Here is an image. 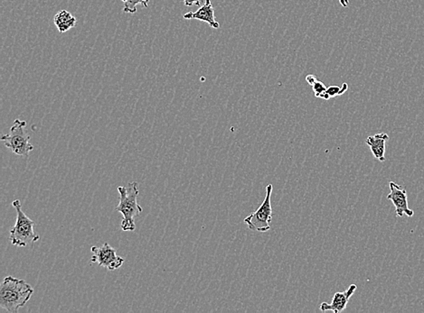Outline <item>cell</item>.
<instances>
[{"label": "cell", "instance_id": "obj_1", "mask_svg": "<svg viewBox=\"0 0 424 313\" xmlns=\"http://www.w3.org/2000/svg\"><path fill=\"white\" fill-rule=\"evenodd\" d=\"M33 293L34 289L25 281L6 277L0 286V307L11 313H18Z\"/></svg>", "mask_w": 424, "mask_h": 313}, {"label": "cell", "instance_id": "obj_5", "mask_svg": "<svg viewBox=\"0 0 424 313\" xmlns=\"http://www.w3.org/2000/svg\"><path fill=\"white\" fill-rule=\"evenodd\" d=\"M274 186L269 183L266 187V196L264 202L257 211L250 214L245 219V223L249 229L253 232L265 233L271 229V221L272 219L271 194Z\"/></svg>", "mask_w": 424, "mask_h": 313}, {"label": "cell", "instance_id": "obj_2", "mask_svg": "<svg viewBox=\"0 0 424 313\" xmlns=\"http://www.w3.org/2000/svg\"><path fill=\"white\" fill-rule=\"evenodd\" d=\"M118 192L120 202L115 211L123 217L120 227L123 232H133L136 229L135 218L143 211L137 201L139 194L138 183L136 182L129 183L128 187L120 186Z\"/></svg>", "mask_w": 424, "mask_h": 313}, {"label": "cell", "instance_id": "obj_15", "mask_svg": "<svg viewBox=\"0 0 424 313\" xmlns=\"http://www.w3.org/2000/svg\"><path fill=\"white\" fill-rule=\"evenodd\" d=\"M184 4L186 6H200L202 0H183Z\"/></svg>", "mask_w": 424, "mask_h": 313}, {"label": "cell", "instance_id": "obj_13", "mask_svg": "<svg viewBox=\"0 0 424 313\" xmlns=\"http://www.w3.org/2000/svg\"><path fill=\"white\" fill-rule=\"evenodd\" d=\"M311 87L313 91H314L315 97L328 100L327 95L328 88L326 87V85L322 81L316 80Z\"/></svg>", "mask_w": 424, "mask_h": 313}, {"label": "cell", "instance_id": "obj_8", "mask_svg": "<svg viewBox=\"0 0 424 313\" xmlns=\"http://www.w3.org/2000/svg\"><path fill=\"white\" fill-rule=\"evenodd\" d=\"M357 286L356 284H351L345 292H338L335 293L333 300L331 303L322 302L321 305V311L333 312L334 313H340L345 311L347 308V303L349 302L351 297L356 293Z\"/></svg>", "mask_w": 424, "mask_h": 313}, {"label": "cell", "instance_id": "obj_16", "mask_svg": "<svg viewBox=\"0 0 424 313\" xmlns=\"http://www.w3.org/2000/svg\"><path fill=\"white\" fill-rule=\"evenodd\" d=\"M316 80H318V78H316V76L312 75V74H309L306 77V81H307V82H308V84L310 85V86H312V85L315 84Z\"/></svg>", "mask_w": 424, "mask_h": 313}, {"label": "cell", "instance_id": "obj_14", "mask_svg": "<svg viewBox=\"0 0 424 313\" xmlns=\"http://www.w3.org/2000/svg\"><path fill=\"white\" fill-rule=\"evenodd\" d=\"M347 88L348 85L347 84H346V82L343 84V86H342L341 88L338 86L328 87L327 90L328 99L330 100L331 98L341 96L342 94L346 93Z\"/></svg>", "mask_w": 424, "mask_h": 313}, {"label": "cell", "instance_id": "obj_12", "mask_svg": "<svg viewBox=\"0 0 424 313\" xmlns=\"http://www.w3.org/2000/svg\"><path fill=\"white\" fill-rule=\"evenodd\" d=\"M123 2V12L128 14H135L139 5L148 8L150 0H122Z\"/></svg>", "mask_w": 424, "mask_h": 313}, {"label": "cell", "instance_id": "obj_11", "mask_svg": "<svg viewBox=\"0 0 424 313\" xmlns=\"http://www.w3.org/2000/svg\"><path fill=\"white\" fill-rule=\"evenodd\" d=\"M56 27L60 33H65L74 28L77 23L76 18L68 11H62L55 15L53 18Z\"/></svg>", "mask_w": 424, "mask_h": 313}, {"label": "cell", "instance_id": "obj_7", "mask_svg": "<svg viewBox=\"0 0 424 313\" xmlns=\"http://www.w3.org/2000/svg\"><path fill=\"white\" fill-rule=\"evenodd\" d=\"M389 185H390L391 192L387 195V199L394 205L397 216L403 217L404 215H406L408 217H413L414 213L408 205L406 189L394 182H391Z\"/></svg>", "mask_w": 424, "mask_h": 313}, {"label": "cell", "instance_id": "obj_6", "mask_svg": "<svg viewBox=\"0 0 424 313\" xmlns=\"http://www.w3.org/2000/svg\"><path fill=\"white\" fill-rule=\"evenodd\" d=\"M93 253L91 261L96 263L101 267L106 268L107 270L114 271L119 269L124 264L125 259L117 255V251L112 246L104 243L101 248L93 246L91 248Z\"/></svg>", "mask_w": 424, "mask_h": 313}, {"label": "cell", "instance_id": "obj_10", "mask_svg": "<svg viewBox=\"0 0 424 313\" xmlns=\"http://www.w3.org/2000/svg\"><path fill=\"white\" fill-rule=\"evenodd\" d=\"M388 140L389 135L386 133H378L366 138V143L368 145L373 156L380 162L385 161V144Z\"/></svg>", "mask_w": 424, "mask_h": 313}, {"label": "cell", "instance_id": "obj_4", "mask_svg": "<svg viewBox=\"0 0 424 313\" xmlns=\"http://www.w3.org/2000/svg\"><path fill=\"white\" fill-rule=\"evenodd\" d=\"M27 122L20 119H15L11 126V133L2 135L1 140L8 149L18 156H27L28 154L34 149L33 145L30 144L31 137L25 131Z\"/></svg>", "mask_w": 424, "mask_h": 313}, {"label": "cell", "instance_id": "obj_17", "mask_svg": "<svg viewBox=\"0 0 424 313\" xmlns=\"http://www.w3.org/2000/svg\"><path fill=\"white\" fill-rule=\"evenodd\" d=\"M340 3L343 8H347L348 5H349V0H340Z\"/></svg>", "mask_w": 424, "mask_h": 313}, {"label": "cell", "instance_id": "obj_3", "mask_svg": "<svg viewBox=\"0 0 424 313\" xmlns=\"http://www.w3.org/2000/svg\"><path fill=\"white\" fill-rule=\"evenodd\" d=\"M13 207L17 211V222L11 232V240L12 245L25 248L27 245L33 244L40 239L39 235L34 232L36 223L24 213L22 210L21 202L19 200L13 201Z\"/></svg>", "mask_w": 424, "mask_h": 313}, {"label": "cell", "instance_id": "obj_9", "mask_svg": "<svg viewBox=\"0 0 424 313\" xmlns=\"http://www.w3.org/2000/svg\"><path fill=\"white\" fill-rule=\"evenodd\" d=\"M184 18L188 19V20L195 19V20L205 22L214 29L220 27V24L215 19L214 8L212 5L211 0H205V4L198 11L186 13L184 15Z\"/></svg>", "mask_w": 424, "mask_h": 313}]
</instances>
